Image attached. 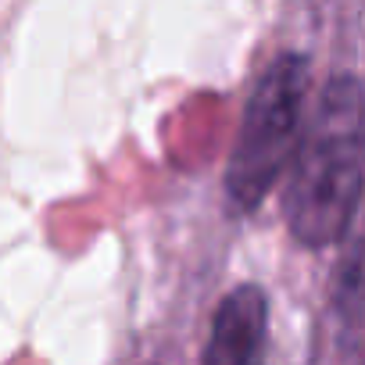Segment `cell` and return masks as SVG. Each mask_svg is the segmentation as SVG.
<instances>
[{
  "instance_id": "1",
  "label": "cell",
  "mask_w": 365,
  "mask_h": 365,
  "mask_svg": "<svg viewBox=\"0 0 365 365\" xmlns=\"http://www.w3.org/2000/svg\"><path fill=\"white\" fill-rule=\"evenodd\" d=\"M301 129L304 136L290 158L294 172L287 182L283 215L301 247L322 251L347 237L361 201L365 125L358 76H333Z\"/></svg>"
},
{
  "instance_id": "3",
  "label": "cell",
  "mask_w": 365,
  "mask_h": 365,
  "mask_svg": "<svg viewBox=\"0 0 365 365\" xmlns=\"http://www.w3.org/2000/svg\"><path fill=\"white\" fill-rule=\"evenodd\" d=\"M265 333H269L265 290L255 283H240L219 301L212 319V336L201 358L208 365H247L262 358Z\"/></svg>"
},
{
  "instance_id": "2",
  "label": "cell",
  "mask_w": 365,
  "mask_h": 365,
  "mask_svg": "<svg viewBox=\"0 0 365 365\" xmlns=\"http://www.w3.org/2000/svg\"><path fill=\"white\" fill-rule=\"evenodd\" d=\"M308 76L312 61L297 51L276 54L258 76L226 168V197L233 212H258L279 175L290 168L304 125Z\"/></svg>"
}]
</instances>
